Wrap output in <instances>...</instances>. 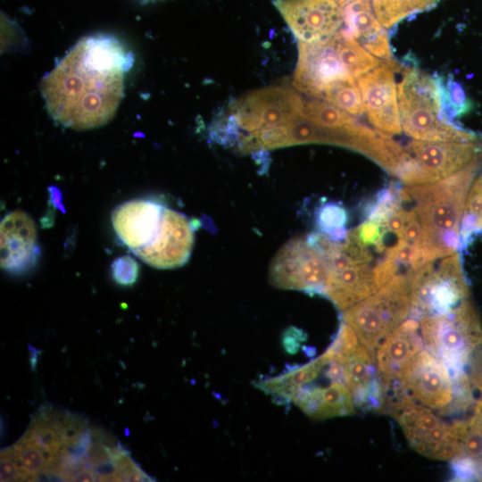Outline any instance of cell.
I'll return each mask as SVG.
<instances>
[{
	"instance_id": "6da1fadb",
	"label": "cell",
	"mask_w": 482,
	"mask_h": 482,
	"mask_svg": "<svg viewBox=\"0 0 482 482\" xmlns=\"http://www.w3.org/2000/svg\"><path fill=\"white\" fill-rule=\"evenodd\" d=\"M132 63L131 53L112 36L79 39L41 80L49 114L77 130L106 124L122 100Z\"/></svg>"
},
{
	"instance_id": "7a4b0ae2",
	"label": "cell",
	"mask_w": 482,
	"mask_h": 482,
	"mask_svg": "<svg viewBox=\"0 0 482 482\" xmlns=\"http://www.w3.org/2000/svg\"><path fill=\"white\" fill-rule=\"evenodd\" d=\"M481 167L479 158L445 179L403 187L404 202H413L412 209L422 228L420 248L427 262L452 255L459 249L468 191Z\"/></svg>"
},
{
	"instance_id": "3957f363",
	"label": "cell",
	"mask_w": 482,
	"mask_h": 482,
	"mask_svg": "<svg viewBox=\"0 0 482 482\" xmlns=\"http://www.w3.org/2000/svg\"><path fill=\"white\" fill-rule=\"evenodd\" d=\"M397 99L402 129L417 140L469 142L477 134L452 122L443 111V84L439 78L416 68H403Z\"/></svg>"
},
{
	"instance_id": "277c9868",
	"label": "cell",
	"mask_w": 482,
	"mask_h": 482,
	"mask_svg": "<svg viewBox=\"0 0 482 482\" xmlns=\"http://www.w3.org/2000/svg\"><path fill=\"white\" fill-rule=\"evenodd\" d=\"M411 294V275L395 274L374 294L344 312V321L375 358L380 343L410 315Z\"/></svg>"
},
{
	"instance_id": "5b68a950",
	"label": "cell",
	"mask_w": 482,
	"mask_h": 482,
	"mask_svg": "<svg viewBox=\"0 0 482 482\" xmlns=\"http://www.w3.org/2000/svg\"><path fill=\"white\" fill-rule=\"evenodd\" d=\"M420 320L428 351L441 360L453 377L462 373L472 352L482 344V325L470 299L446 312Z\"/></svg>"
},
{
	"instance_id": "8992f818",
	"label": "cell",
	"mask_w": 482,
	"mask_h": 482,
	"mask_svg": "<svg viewBox=\"0 0 482 482\" xmlns=\"http://www.w3.org/2000/svg\"><path fill=\"white\" fill-rule=\"evenodd\" d=\"M394 176L406 186L445 179L482 158V137L469 142L414 140L403 146Z\"/></svg>"
},
{
	"instance_id": "52a82bcc",
	"label": "cell",
	"mask_w": 482,
	"mask_h": 482,
	"mask_svg": "<svg viewBox=\"0 0 482 482\" xmlns=\"http://www.w3.org/2000/svg\"><path fill=\"white\" fill-rule=\"evenodd\" d=\"M434 262L407 270L411 277L410 315L413 319L446 312L470 296L457 253L444 257L438 264Z\"/></svg>"
},
{
	"instance_id": "ba28073f",
	"label": "cell",
	"mask_w": 482,
	"mask_h": 482,
	"mask_svg": "<svg viewBox=\"0 0 482 482\" xmlns=\"http://www.w3.org/2000/svg\"><path fill=\"white\" fill-rule=\"evenodd\" d=\"M328 276L326 256L306 237H295L286 243L274 257L269 272L270 283L278 288L324 296Z\"/></svg>"
},
{
	"instance_id": "9c48e42d",
	"label": "cell",
	"mask_w": 482,
	"mask_h": 482,
	"mask_svg": "<svg viewBox=\"0 0 482 482\" xmlns=\"http://www.w3.org/2000/svg\"><path fill=\"white\" fill-rule=\"evenodd\" d=\"M397 420L409 445L422 455L450 460L456 454L453 425L444 422L430 408L417 404L409 395L386 409Z\"/></svg>"
},
{
	"instance_id": "30bf717a",
	"label": "cell",
	"mask_w": 482,
	"mask_h": 482,
	"mask_svg": "<svg viewBox=\"0 0 482 482\" xmlns=\"http://www.w3.org/2000/svg\"><path fill=\"white\" fill-rule=\"evenodd\" d=\"M228 111L248 134L288 123L303 112V101L291 87L273 86L235 99Z\"/></svg>"
},
{
	"instance_id": "8fae6325",
	"label": "cell",
	"mask_w": 482,
	"mask_h": 482,
	"mask_svg": "<svg viewBox=\"0 0 482 482\" xmlns=\"http://www.w3.org/2000/svg\"><path fill=\"white\" fill-rule=\"evenodd\" d=\"M401 70L394 60L358 77L362 104L370 122L384 137H391L402 131L395 71Z\"/></svg>"
},
{
	"instance_id": "7c38bea8",
	"label": "cell",
	"mask_w": 482,
	"mask_h": 482,
	"mask_svg": "<svg viewBox=\"0 0 482 482\" xmlns=\"http://www.w3.org/2000/svg\"><path fill=\"white\" fill-rule=\"evenodd\" d=\"M273 4L302 42L325 40L344 24L343 6L335 0H274Z\"/></svg>"
},
{
	"instance_id": "4fadbf2b",
	"label": "cell",
	"mask_w": 482,
	"mask_h": 482,
	"mask_svg": "<svg viewBox=\"0 0 482 482\" xmlns=\"http://www.w3.org/2000/svg\"><path fill=\"white\" fill-rule=\"evenodd\" d=\"M349 75L339 56L335 35L314 43L298 42V61L293 85L299 91L321 98L329 83Z\"/></svg>"
},
{
	"instance_id": "5bb4252c",
	"label": "cell",
	"mask_w": 482,
	"mask_h": 482,
	"mask_svg": "<svg viewBox=\"0 0 482 482\" xmlns=\"http://www.w3.org/2000/svg\"><path fill=\"white\" fill-rule=\"evenodd\" d=\"M194 241L195 228L189 219L165 206L156 237L135 255L154 268L174 269L189 260Z\"/></svg>"
},
{
	"instance_id": "9a60e30c",
	"label": "cell",
	"mask_w": 482,
	"mask_h": 482,
	"mask_svg": "<svg viewBox=\"0 0 482 482\" xmlns=\"http://www.w3.org/2000/svg\"><path fill=\"white\" fill-rule=\"evenodd\" d=\"M400 379L413 399L430 409L447 410L453 399L454 386L448 368L428 351L417 353Z\"/></svg>"
},
{
	"instance_id": "2e32d148",
	"label": "cell",
	"mask_w": 482,
	"mask_h": 482,
	"mask_svg": "<svg viewBox=\"0 0 482 482\" xmlns=\"http://www.w3.org/2000/svg\"><path fill=\"white\" fill-rule=\"evenodd\" d=\"M164 205L148 199H133L118 205L112 212V223L119 240L134 254L156 237Z\"/></svg>"
},
{
	"instance_id": "e0dca14e",
	"label": "cell",
	"mask_w": 482,
	"mask_h": 482,
	"mask_svg": "<svg viewBox=\"0 0 482 482\" xmlns=\"http://www.w3.org/2000/svg\"><path fill=\"white\" fill-rule=\"evenodd\" d=\"M1 267L12 273L29 270L40 253L33 220L22 211H13L1 221Z\"/></svg>"
},
{
	"instance_id": "ac0fdd59",
	"label": "cell",
	"mask_w": 482,
	"mask_h": 482,
	"mask_svg": "<svg viewBox=\"0 0 482 482\" xmlns=\"http://www.w3.org/2000/svg\"><path fill=\"white\" fill-rule=\"evenodd\" d=\"M423 350L420 326L416 319L403 321L380 343L376 351L379 378H400L411 361Z\"/></svg>"
},
{
	"instance_id": "d6986e66",
	"label": "cell",
	"mask_w": 482,
	"mask_h": 482,
	"mask_svg": "<svg viewBox=\"0 0 482 482\" xmlns=\"http://www.w3.org/2000/svg\"><path fill=\"white\" fill-rule=\"evenodd\" d=\"M344 31L370 54L392 61L387 34L378 21L370 0H353L343 8Z\"/></svg>"
},
{
	"instance_id": "ffe728a7",
	"label": "cell",
	"mask_w": 482,
	"mask_h": 482,
	"mask_svg": "<svg viewBox=\"0 0 482 482\" xmlns=\"http://www.w3.org/2000/svg\"><path fill=\"white\" fill-rule=\"evenodd\" d=\"M371 262H355L343 269L329 270L325 296L342 312L367 298L379 288Z\"/></svg>"
},
{
	"instance_id": "44dd1931",
	"label": "cell",
	"mask_w": 482,
	"mask_h": 482,
	"mask_svg": "<svg viewBox=\"0 0 482 482\" xmlns=\"http://www.w3.org/2000/svg\"><path fill=\"white\" fill-rule=\"evenodd\" d=\"M291 402L312 420H325L354 412V402L349 388L334 381L326 387H302Z\"/></svg>"
},
{
	"instance_id": "7402d4cb",
	"label": "cell",
	"mask_w": 482,
	"mask_h": 482,
	"mask_svg": "<svg viewBox=\"0 0 482 482\" xmlns=\"http://www.w3.org/2000/svg\"><path fill=\"white\" fill-rule=\"evenodd\" d=\"M326 364L320 355L306 364L290 368L289 370L278 376L260 380L255 385L263 392L270 394L278 400H282V403L283 401L291 402L297 391L315 379Z\"/></svg>"
},
{
	"instance_id": "603a6c76",
	"label": "cell",
	"mask_w": 482,
	"mask_h": 482,
	"mask_svg": "<svg viewBox=\"0 0 482 482\" xmlns=\"http://www.w3.org/2000/svg\"><path fill=\"white\" fill-rule=\"evenodd\" d=\"M303 113L312 122L328 129L363 133L370 129L336 105L319 99L303 102Z\"/></svg>"
},
{
	"instance_id": "cb8c5ba5",
	"label": "cell",
	"mask_w": 482,
	"mask_h": 482,
	"mask_svg": "<svg viewBox=\"0 0 482 482\" xmlns=\"http://www.w3.org/2000/svg\"><path fill=\"white\" fill-rule=\"evenodd\" d=\"M9 450L19 468L21 481L45 477L48 467L47 455L35 442L23 436Z\"/></svg>"
},
{
	"instance_id": "d4e9b609",
	"label": "cell",
	"mask_w": 482,
	"mask_h": 482,
	"mask_svg": "<svg viewBox=\"0 0 482 482\" xmlns=\"http://www.w3.org/2000/svg\"><path fill=\"white\" fill-rule=\"evenodd\" d=\"M349 75L329 83L323 90L321 99L352 115H362L364 112L361 91Z\"/></svg>"
},
{
	"instance_id": "484cf974",
	"label": "cell",
	"mask_w": 482,
	"mask_h": 482,
	"mask_svg": "<svg viewBox=\"0 0 482 482\" xmlns=\"http://www.w3.org/2000/svg\"><path fill=\"white\" fill-rule=\"evenodd\" d=\"M437 0H372L374 13L384 28L432 7Z\"/></svg>"
},
{
	"instance_id": "4316f807",
	"label": "cell",
	"mask_w": 482,
	"mask_h": 482,
	"mask_svg": "<svg viewBox=\"0 0 482 482\" xmlns=\"http://www.w3.org/2000/svg\"><path fill=\"white\" fill-rule=\"evenodd\" d=\"M348 222L346 209L335 202L321 204L316 212V225L319 232L330 239L341 242L346 237L348 230L345 226Z\"/></svg>"
},
{
	"instance_id": "83f0119b",
	"label": "cell",
	"mask_w": 482,
	"mask_h": 482,
	"mask_svg": "<svg viewBox=\"0 0 482 482\" xmlns=\"http://www.w3.org/2000/svg\"><path fill=\"white\" fill-rule=\"evenodd\" d=\"M360 344L353 328L343 320L333 344L321 355L327 364L341 362Z\"/></svg>"
},
{
	"instance_id": "f1b7e54d",
	"label": "cell",
	"mask_w": 482,
	"mask_h": 482,
	"mask_svg": "<svg viewBox=\"0 0 482 482\" xmlns=\"http://www.w3.org/2000/svg\"><path fill=\"white\" fill-rule=\"evenodd\" d=\"M466 96L461 86L453 79H448L446 86H443V111L445 115L452 120L454 117L462 114L468 109Z\"/></svg>"
},
{
	"instance_id": "f546056e",
	"label": "cell",
	"mask_w": 482,
	"mask_h": 482,
	"mask_svg": "<svg viewBox=\"0 0 482 482\" xmlns=\"http://www.w3.org/2000/svg\"><path fill=\"white\" fill-rule=\"evenodd\" d=\"M357 238L366 246L375 245L377 251L384 250V237L388 232L382 224L365 220L359 227L353 229Z\"/></svg>"
},
{
	"instance_id": "4dcf8cb0",
	"label": "cell",
	"mask_w": 482,
	"mask_h": 482,
	"mask_svg": "<svg viewBox=\"0 0 482 482\" xmlns=\"http://www.w3.org/2000/svg\"><path fill=\"white\" fill-rule=\"evenodd\" d=\"M112 274L118 284L130 286L138 277V265L130 256H122L113 262Z\"/></svg>"
},
{
	"instance_id": "1f68e13d",
	"label": "cell",
	"mask_w": 482,
	"mask_h": 482,
	"mask_svg": "<svg viewBox=\"0 0 482 482\" xmlns=\"http://www.w3.org/2000/svg\"><path fill=\"white\" fill-rule=\"evenodd\" d=\"M412 246L420 247L422 242V228L416 212L411 208L408 210L407 219L401 238Z\"/></svg>"
},
{
	"instance_id": "d6a6232c",
	"label": "cell",
	"mask_w": 482,
	"mask_h": 482,
	"mask_svg": "<svg viewBox=\"0 0 482 482\" xmlns=\"http://www.w3.org/2000/svg\"><path fill=\"white\" fill-rule=\"evenodd\" d=\"M400 265L395 259L386 255V258L374 266V277L378 288L383 287L396 274Z\"/></svg>"
},
{
	"instance_id": "836d02e7",
	"label": "cell",
	"mask_w": 482,
	"mask_h": 482,
	"mask_svg": "<svg viewBox=\"0 0 482 482\" xmlns=\"http://www.w3.org/2000/svg\"><path fill=\"white\" fill-rule=\"evenodd\" d=\"M6 481H21V473L9 448L1 452V479Z\"/></svg>"
},
{
	"instance_id": "e575fe53",
	"label": "cell",
	"mask_w": 482,
	"mask_h": 482,
	"mask_svg": "<svg viewBox=\"0 0 482 482\" xmlns=\"http://www.w3.org/2000/svg\"><path fill=\"white\" fill-rule=\"evenodd\" d=\"M407 213L408 210L402 204L387 217L384 223L386 230L395 234L399 239L402 238L403 234Z\"/></svg>"
},
{
	"instance_id": "d590c367",
	"label": "cell",
	"mask_w": 482,
	"mask_h": 482,
	"mask_svg": "<svg viewBox=\"0 0 482 482\" xmlns=\"http://www.w3.org/2000/svg\"><path fill=\"white\" fill-rule=\"evenodd\" d=\"M303 333L299 329H288L283 339V345L285 349L291 353H295L298 350L301 340H303Z\"/></svg>"
},
{
	"instance_id": "8d00e7d4",
	"label": "cell",
	"mask_w": 482,
	"mask_h": 482,
	"mask_svg": "<svg viewBox=\"0 0 482 482\" xmlns=\"http://www.w3.org/2000/svg\"><path fill=\"white\" fill-rule=\"evenodd\" d=\"M478 421L482 424V395L481 398L478 401L475 406V415Z\"/></svg>"
},
{
	"instance_id": "74e56055",
	"label": "cell",
	"mask_w": 482,
	"mask_h": 482,
	"mask_svg": "<svg viewBox=\"0 0 482 482\" xmlns=\"http://www.w3.org/2000/svg\"><path fill=\"white\" fill-rule=\"evenodd\" d=\"M337 4H339L341 6H345L347 4L353 2V0H335Z\"/></svg>"
}]
</instances>
